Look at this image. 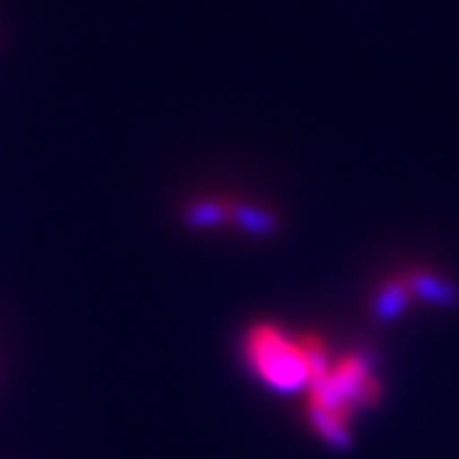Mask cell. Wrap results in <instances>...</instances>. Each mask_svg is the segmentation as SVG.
<instances>
[{
    "label": "cell",
    "instance_id": "1",
    "mask_svg": "<svg viewBox=\"0 0 459 459\" xmlns=\"http://www.w3.org/2000/svg\"><path fill=\"white\" fill-rule=\"evenodd\" d=\"M247 357L252 371L277 393H297L313 382L302 341H293L280 326H255L247 338Z\"/></svg>",
    "mask_w": 459,
    "mask_h": 459
},
{
    "label": "cell",
    "instance_id": "2",
    "mask_svg": "<svg viewBox=\"0 0 459 459\" xmlns=\"http://www.w3.org/2000/svg\"><path fill=\"white\" fill-rule=\"evenodd\" d=\"M382 385L371 371L368 354H346L330 366L324 377L310 382V404H318L326 412H335L346 423L363 404H377Z\"/></svg>",
    "mask_w": 459,
    "mask_h": 459
},
{
    "label": "cell",
    "instance_id": "3",
    "mask_svg": "<svg viewBox=\"0 0 459 459\" xmlns=\"http://www.w3.org/2000/svg\"><path fill=\"white\" fill-rule=\"evenodd\" d=\"M410 282V290L412 297H420L432 305H440V307H456L459 305V288L437 274H426V272H412L407 277Z\"/></svg>",
    "mask_w": 459,
    "mask_h": 459
},
{
    "label": "cell",
    "instance_id": "4",
    "mask_svg": "<svg viewBox=\"0 0 459 459\" xmlns=\"http://www.w3.org/2000/svg\"><path fill=\"white\" fill-rule=\"evenodd\" d=\"M307 418L313 423V429L318 432V437L333 446V448H349L351 446V429L343 418H338L335 412H326L321 410L318 404H310L307 402Z\"/></svg>",
    "mask_w": 459,
    "mask_h": 459
},
{
    "label": "cell",
    "instance_id": "5",
    "mask_svg": "<svg viewBox=\"0 0 459 459\" xmlns=\"http://www.w3.org/2000/svg\"><path fill=\"white\" fill-rule=\"evenodd\" d=\"M410 297H412V290H410L407 277H402V280H390V282L379 290V297H377V302H374V313H377L379 318H385V321L399 318V316L407 310Z\"/></svg>",
    "mask_w": 459,
    "mask_h": 459
},
{
    "label": "cell",
    "instance_id": "6",
    "mask_svg": "<svg viewBox=\"0 0 459 459\" xmlns=\"http://www.w3.org/2000/svg\"><path fill=\"white\" fill-rule=\"evenodd\" d=\"M230 219L252 236H272L277 230V216L257 205H233V216Z\"/></svg>",
    "mask_w": 459,
    "mask_h": 459
},
{
    "label": "cell",
    "instance_id": "7",
    "mask_svg": "<svg viewBox=\"0 0 459 459\" xmlns=\"http://www.w3.org/2000/svg\"><path fill=\"white\" fill-rule=\"evenodd\" d=\"M230 216H233V205H227L224 200H200L196 205L188 208L186 221H188V227L205 230V227L230 221Z\"/></svg>",
    "mask_w": 459,
    "mask_h": 459
}]
</instances>
